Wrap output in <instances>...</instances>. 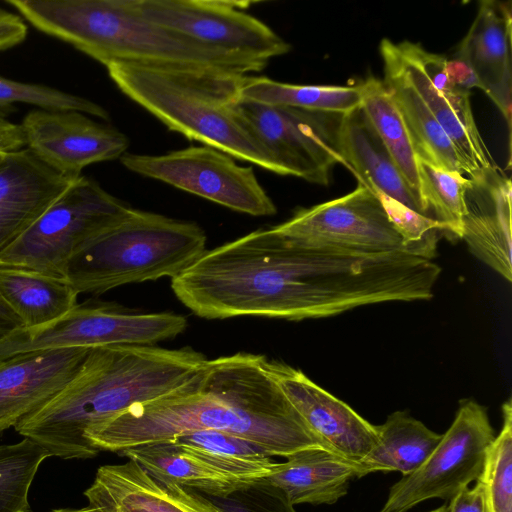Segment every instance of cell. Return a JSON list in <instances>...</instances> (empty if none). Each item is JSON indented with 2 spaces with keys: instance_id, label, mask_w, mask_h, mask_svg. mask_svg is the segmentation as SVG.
Masks as SVG:
<instances>
[{
  "instance_id": "6da1fadb",
  "label": "cell",
  "mask_w": 512,
  "mask_h": 512,
  "mask_svg": "<svg viewBox=\"0 0 512 512\" xmlns=\"http://www.w3.org/2000/svg\"><path fill=\"white\" fill-rule=\"evenodd\" d=\"M264 359L244 352L207 359L177 389L131 406L89 430L85 439L99 451L119 453L210 430L252 441L272 457L306 448L329 450L266 373Z\"/></svg>"
},
{
  "instance_id": "7a4b0ae2",
  "label": "cell",
  "mask_w": 512,
  "mask_h": 512,
  "mask_svg": "<svg viewBox=\"0 0 512 512\" xmlns=\"http://www.w3.org/2000/svg\"><path fill=\"white\" fill-rule=\"evenodd\" d=\"M202 353L185 347L115 345L91 348L75 377L51 400L24 417L16 432L50 456L93 458L85 434L131 406L177 389L204 365Z\"/></svg>"
},
{
  "instance_id": "3957f363",
  "label": "cell",
  "mask_w": 512,
  "mask_h": 512,
  "mask_svg": "<svg viewBox=\"0 0 512 512\" xmlns=\"http://www.w3.org/2000/svg\"><path fill=\"white\" fill-rule=\"evenodd\" d=\"M34 27L104 66L128 63L248 76L268 63L197 43L144 18L134 0H7Z\"/></svg>"
},
{
  "instance_id": "277c9868",
  "label": "cell",
  "mask_w": 512,
  "mask_h": 512,
  "mask_svg": "<svg viewBox=\"0 0 512 512\" xmlns=\"http://www.w3.org/2000/svg\"><path fill=\"white\" fill-rule=\"evenodd\" d=\"M117 88L169 130L285 176L234 108L245 76L128 63L106 66Z\"/></svg>"
},
{
  "instance_id": "5b68a950",
  "label": "cell",
  "mask_w": 512,
  "mask_h": 512,
  "mask_svg": "<svg viewBox=\"0 0 512 512\" xmlns=\"http://www.w3.org/2000/svg\"><path fill=\"white\" fill-rule=\"evenodd\" d=\"M206 241L195 222L130 207L73 254L66 279L78 294L94 295L122 285L172 279L205 253Z\"/></svg>"
},
{
  "instance_id": "8992f818",
  "label": "cell",
  "mask_w": 512,
  "mask_h": 512,
  "mask_svg": "<svg viewBox=\"0 0 512 512\" xmlns=\"http://www.w3.org/2000/svg\"><path fill=\"white\" fill-rule=\"evenodd\" d=\"M129 208L97 182L81 176L0 253V266L21 267L66 278L73 254Z\"/></svg>"
},
{
  "instance_id": "52a82bcc",
  "label": "cell",
  "mask_w": 512,
  "mask_h": 512,
  "mask_svg": "<svg viewBox=\"0 0 512 512\" xmlns=\"http://www.w3.org/2000/svg\"><path fill=\"white\" fill-rule=\"evenodd\" d=\"M187 319L172 312L133 313L109 304L84 302L37 327H19L0 340V361L38 350L153 346L181 334Z\"/></svg>"
},
{
  "instance_id": "ba28073f",
  "label": "cell",
  "mask_w": 512,
  "mask_h": 512,
  "mask_svg": "<svg viewBox=\"0 0 512 512\" xmlns=\"http://www.w3.org/2000/svg\"><path fill=\"white\" fill-rule=\"evenodd\" d=\"M495 439L487 409L463 399L455 418L421 466L402 476L379 512H406L429 499L450 501L476 481Z\"/></svg>"
},
{
  "instance_id": "9c48e42d",
  "label": "cell",
  "mask_w": 512,
  "mask_h": 512,
  "mask_svg": "<svg viewBox=\"0 0 512 512\" xmlns=\"http://www.w3.org/2000/svg\"><path fill=\"white\" fill-rule=\"evenodd\" d=\"M129 171L252 216H272L276 205L251 167L210 146H190L162 155L126 152Z\"/></svg>"
},
{
  "instance_id": "30bf717a",
  "label": "cell",
  "mask_w": 512,
  "mask_h": 512,
  "mask_svg": "<svg viewBox=\"0 0 512 512\" xmlns=\"http://www.w3.org/2000/svg\"><path fill=\"white\" fill-rule=\"evenodd\" d=\"M234 108L285 176L328 185L333 167L344 165L337 147L342 115L269 106L239 98Z\"/></svg>"
},
{
  "instance_id": "8fae6325",
  "label": "cell",
  "mask_w": 512,
  "mask_h": 512,
  "mask_svg": "<svg viewBox=\"0 0 512 512\" xmlns=\"http://www.w3.org/2000/svg\"><path fill=\"white\" fill-rule=\"evenodd\" d=\"M273 229L302 246L415 255L380 200L360 184L342 197L296 210Z\"/></svg>"
},
{
  "instance_id": "7c38bea8",
  "label": "cell",
  "mask_w": 512,
  "mask_h": 512,
  "mask_svg": "<svg viewBox=\"0 0 512 512\" xmlns=\"http://www.w3.org/2000/svg\"><path fill=\"white\" fill-rule=\"evenodd\" d=\"M249 3L216 0H134L149 21L202 45L269 63L291 45L244 11Z\"/></svg>"
},
{
  "instance_id": "4fadbf2b",
  "label": "cell",
  "mask_w": 512,
  "mask_h": 512,
  "mask_svg": "<svg viewBox=\"0 0 512 512\" xmlns=\"http://www.w3.org/2000/svg\"><path fill=\"white\" fill-rule=\"evenodd\" d=\"M20 126L26 148L71 181L87 165L120 159L129 147L124 133L78 111L32 110Z\"/></svg>"
},
{
  "instance_id": "5bb4252c",
  "label": "cell",
  "mask_w": 512,
  "mask_h": 512,
  "mask_svg": "<svg viewBox=\"0 0 512 512\" xmlns=\"http://www.w3.org/2000/svg\"><path fill=\"white\" fill-rule=\"evenodd\" d=\"M399 62L434 118L445 131L469 177L492 165L489 151L475 123L470 91L456 86L448 77L447 57L410 41L395 43Z\"/></svg>"
},
{
  "instance_id": "9a60e30c",
  "label": "cell",
  "mask_w": 512,
  "mask_h": 512,
  "mask_svg": "<svg viewBox=\"0 0 512 512\" xmlns=\"http://www.w3.org/2000/svg\"><path fill=\"white\" fill-rule=\"evenodd\" d=\"M263 367L329 450L359 464L376 447V426L301 370L266 357Z\"/></svg>"
},
{
  "instance_id": "2e32d148",
  "label": "cell",
  "mask_w": 512,
  "mask_h": 512,
  "mask_svg": "<svg viewBox=\"0 0 512 512\" xmlns=\"http://www.w3.org/2000/svg\"><path fill=\"white\" fill-rule=\"evenodd\" d=\"M89 350H38L0 361V434L58 394L78 373Z\"/></svg>"
},
{
  "instance_id": "e0dca14e",
  "label": "cell",
  "mask_w": 512,
  "mask_h": 512,
  "mask_svg": "<svg viewBox=\"0 0 512 512\" xmlns=\"http://www.w3.org/2000/svg\"><path fill=\"white\" fill-rule=\"evenodd\" d=\"M468 179L461 238L473 255L511 281V180L494 164Z\"/></svg>"
},
{
  "instance_id": "ac0fdd59",
  "label": "cell",
  "mask_w": 512,
  "mask_h": 512,
  "mask_svg": "<svg viewBox=\"0 0 512 512\" xmlns=\"http://www.w3.org/2000/svg\"><path fill=\"white\" fill-rule=\"evenodd\" d=\"M84 495L102 512H224L208 496L154 478L132 459L101 466Z\"/></svg>"
},
{
  "instance_id": "d6986e66",
  "label": "cell",
  "mask_w": 512,
  "mask_h": 512,
  "mask_svg": "<svg viewBox=\"0 0 512 512\" xmlns=\"http://www.w3.org/2000/svg\"><path fill=\"white\" fill-rule=\"evenodd\" d=\"M28 148L0 158V253L73 183Z\"/></svg>"
},
{
  "instance_id": "ffe728a7",
  "label": "cell",
  "mask_w": 512,
  "mask_h": 512,
  "mask_svg": "<svg viewBox=\"0 0 512 512\" xmlns=\"http://www.w3.org/2000/svg\"><path fill=\"white\" fill-rule=\"evenodd\" d=\"M511 2L486 0L457 51L468 60L488 97L504 116L511 134Z\"/></svg>"
},
{
  "instance_id": "44dd1931",
  "label": "cell",
  "mask_w": 512,
  "mask_h": 512,
  "mask_svg": "<svg viewBox=\"0 0 512 512\" xmlns=\"http://www.w3.org/2000/svg\"><path fill=\"white\" fill-rule=\"evenodd\" d=\"M337 147L344 166L355 176L358 184L374 195L388 197L429 217L360 107L341 116Z\"/></svg>"
},
{
  "instance_id": "7402d4cb",
  "label": "cell",
  "mask_w": 512,
  "mask_h": 512,
  "mask_svg": "<svg viewBox=\"0 0 512 512\" xmlns=\"http://www.w3.org/2000/svg\"><path fill=\"white\" fill-rule=\"evenodd\" d=\"M353 478H361L357 463L324 448H306L278 462L265 479L292 505H331L347 494Z\"/></svg>"
},
{
  "instance_id": "603a6c76",
  "label": "cell",
  "mask_w": 512,
  "mask_h": 512,
  "mask_svg": "<svg viewBox=\"0 0 512 512\" xmlns=\"http://www.w3.org/2000/svg\"><path fill=\"white\" fill-rule=\"evenodd\" d=\"M379 51L384 69L382 82L404 119L418 156L439 168L465 175L454 145L407 78L395 43L384 38Z\"/></svg>"
},
{
  "instance_id": "cb8c5ba5",
  "label": "cell",
  "mask_w": 512,
  "mask_h": 512,
  "mask_svg": "<svg viewBox=\"0 0 512 512\" xmlns=\"http://www.w3.org/2000/svg\"><path fill=\"white\" fill-rule=\"evenodd\" d=\"M119 454L136 461L154 478L209 497H225L246 486L172 440L128 448Z\"/></svg>"
},
{
  "instance_id": "d4e9b609",
  "label": "cell",
  "mask_w": 512,
  "mask_h": 512,
  "mask_svg": "<svg viewBox=\"0 0 512 512\" xmlns=\"http://www.w3.org/2000/svg\"><path fill=\"white\" fill-rule=\"evenodd\" d=\"M0 296L23 327L49 323L77 305L78 292L66 278L34 270L0 266Z\"/></svg>"
},
{
  "instance_id": "484cf974",
  "label": "cell",
  "mask_w": 512,
  "mask_h": 512,
  "mask_svg": "<svg viewBox=\"0 0 512 512\" xmlns=\"http://www.w3.org/2000/svg\"><path fill=\"white\" fill-rule=\"evenodd\" d=\"M375 426L378 444L358 464L361 477L373 472L409 475L428 458L442 437L406 411H395L383 424Z\"/></svg>"
},
{
  "instance_id": "4316f807",
  "label": "cell",
  "mask_w": 512,
  "mask_h": 512,
  "mask_svg": "<svg viewBox=\"0 0 512 512\" xmlns=\"http://www.w3.org/2000/svg\"><path fill=\"white\" fill-rule=\"evenodd\" d=\"M240 100L345 115L361 104L360 84L355 86L298 85L264 76H245L238 90Z\"/></svg>"
},
{
  "instance_id": "83f0119b",
  "label": "cell",
  "mask_w": 512,
  "mask_h": 512,
  "mask_svg": "<svg viewBox=\"0 0 512 512\" xmlns=\"http://www.w3.org/2000/svg\"><path fill=\"white\" fill-rule=\"evenodd\" d=\"M360 88L361 110L401 172L408 187L424 208L420 193L418 154L395 101L383 82L373 76H369L361 82Z\"/></svg>"
},
{
  "instance_id": "f1b7e54d",
  "label": "cell",
  "mask_w": 512,
  "mask_h": 512,
  "mask_svg": "<svg viewBox=\"0 0 512 512\" xmlns=\"http://www.w3.org/2000/svg\"><path fill=\"white\" fill-rule=\"evenodd\" d=\"M171 440L244 485L268 477L278 465L258 444L229 433L195 431Z\"/></svg>"
},
{
  "instance_id": "f546056e",
  "label": "cell",
  "mask_w": 512,
  "mask_h": 512,
  "mask_svg": "<svg viewBox=\"0 0 512 512\" xmlns=\"http://www.w3.org/2000/svg\"><path fill=\"white\" fill-rule=\"evenodd\" d=\"M418 174L421 200L428 216L440 224L445 235L460 239L469 179L461 173L439 168L420 156Z\"/></svg>"
},
{
  "instance_id": "4dcf8cb0",
  "label": "cell",
  "mask_w": 512,
  "mask_h": 512,
  "mask_svg": "<svg viewBox=\"0 0 512 512\" xmlns=\"http://www.w3.org/2000/svg\"><path fill=\"white\" fill-rule=\"evenodd\" d=\"M50 454L35 441L0 446V512H29L28 494L41 463Z\"/></svg>"
},
{
  "instance_id": "1f68e13d",
  "label": "cell",
  "mask_w": 512,
  "mask_h": 512,
  "mask_svg": "<svg viewBox=\"0 0 512 512\" xmlns=\"http://www.w3.org/2000/svg\"><path fill=\"white\" fill-rule=\"evenodd\" d=\"M502 428L489 447L481 475L484 512H512V401L502 405Z\"/></svg>"
},
{
  "instance_id": "d6a6232c",
  "label": "cell",
  "mask_w": 512,
  "mask_h": 512,
  "mask_svg": "<svg viewBox=\"0 0 512 512\" xmlns=\"http://www.w3.org/2000/svg\"><path fill=\"white\" fill-rule=\"evenodd\" d=\"M25 103L51 111H78L107 120L109 113L102 106L83 97L39 84L14 81L0 76V117L17 110L14 104Z\"/></svg>"
},
{
  "instance_id": "836d02e7",
  "label": "cell",
  "mask_w": 512,
  "mask_h": 512,
  "mask_svg": "<svg viewBox=\"0 0 512 512\" xmlns=\"http://www.w3.org/2000/svg\"><path fill=\"white\" fill-rule=\"evenodd\" d=\"M209 498L224 512H296L284 492L265 478L225 497Z\"/></svg>"
},
{
  "instance_id": "e575fe53",
  "label": "cell",
  "mask_w": 512,
  "mask_h": 512,
  "mask_svg": "<svg viewBox=\"0 0 512 512\" xmlns=\"http://www.w3.org/2000/svg\"><path fill=\"white\" fill-rule=\"evenodd\" d=\"M27 26L17 15L0 8V51L24 41Z\"/></svg>"
},
{
  "instance_id": "d590c367",
  "label": "cell",
  "mask_w": 512,
  "mask_h": 512,
  "mask_svg": "<svg viewBox=\"0 0 512 512\" xmlns=\"http://www.w3.org/2000/svg\"><path fill=\"white\" fill-rule=\"evenodd\" d=\"M446 70L449 79L458 87L471 90L480 85L466 57L456 51L452 58H447Z\"/></svg>"
},
{
  "instance_id": "8d00e7d4",
  "label": "cell",
  "mask_w": 512,
  "mask_h": 512,
  "mask_svg": "<svg viewBox=\"0 0 512 512\" xmlns=\"http://www.w3.org/2000/svg\"><path fill=\"white\" fill-rule=\"evenodd\" d=\"M448 512H484L481 488L476 484L467 487L449 501Z\"/></svg>"
},
{
  "instance_id": "74e56055",
  "label": "cell",
  "mask_w": 512,
  "mask_h": 512,
  "mask_svg": "<svg viewBox=\"0 0 512 512\" xmlns=\"http://www.w3.org/2000/svg\"><path fill=\"white\" fill-rule=\"evenodd\" d=\"M25 146L26 141L21 126L0 117V153L19 151Z\"/></svg>"
},
{
  "instance_id": "f35d334b",
  "label": "cell",
  "mask_w": 512,
  "mask_h": 512,
  "mask_svg": "<svg viewBox=\"0 0 512 512\" xmlns=\"http://www.w3.org/2000/svg\"><path fill=\"white\" fill-rule=\"evenodd\" d=\"M19 327L23 322L0 296V340Z\"/></svg>"
},
{
  "instance_id": "ab89813d",
  "label": "cell",
  "mask_w": 512,
  "mask_h": 512,
  "mask_svg": "<svg viewBox=\"0 0 512 512\" xmlns=\"http://www.w3.org/2000/svg\"><path fill=\"white\" fill-rule=\"evenodd\" d=\"M49 512H102L100 509L88 505L87 507L81 509H55Z\"/></svg>"
},
{
  "instance_id": "60d3db41",
  "label": "cell",
  "mask_w": 512,
  "mask_h": 512,
  "mask_svg": "<svg viewBox=\"0 0 512 512\" xmlns=\"http://www.w3.org/2000/svg\"><path fill=\"white\" fill-rule=\"evenodd\" d=\"M429 512H448V507H447V505H443V506L438 507V508H436L434 510H431Z\"/></svg>"
},
{
  "instance_id": "b9f144b4",
  "label": "cell",
  "mask_w": 512,
  "mask_h": 512,
  "mask_svg": "<svg viewBox=\"0 0 512 512\" xmlns=\"http://www.w3.org/2000/svg\"><path fill=\"white\" fill-rule=\"evenodd\" d=\"M3 154L0 153V158L2 157Z\"/></svg>"
}]
</instances>
